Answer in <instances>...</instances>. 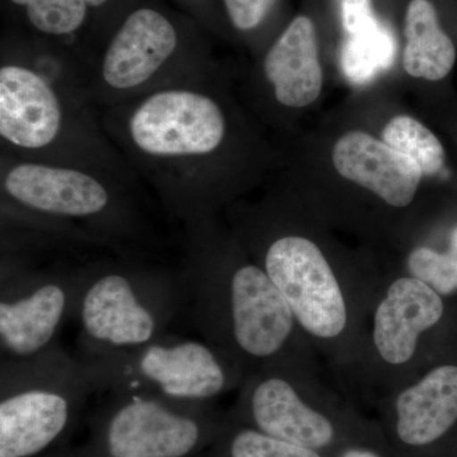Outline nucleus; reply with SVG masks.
Here are the masks:
<instances>
[{
  "instance_id": "25",
  "label": "nucleus",
  "mask_w": 457,
  "mask_h": 457,
  "mask_svg": "<svg viewBox=\"0 0 457 457\" xmlns=\"http://www.w3.org/2000/svg\"><path fill=\"white\" fill-rule=\"evenodd\" d=\"M87 4H88L89 9L95 8L99 9L104 7L107 4L108 0H86Z\"/></svg>"
},
{
  "instance_id": "9",
  "label": "nucleus",
  "mask_w": 457,
  "mask_h": 457,
  "mask_svg": "<svg viewBox=\"0 0 457 457\" xmlns=\"http://www.w3.org/2000/svg\"><path fill=\"white\" fill-rule=\"evenodd\" d=\"M200 404L112 393L102 429L108 457H186L203 440Z\"/></svg>"
},
{
  "instance_id": "6",
  "label": "nucleus",
  "mask_w": 457,
  "mask_h": 457,
  "mask_svg": "<svg viewBox=\"0 0 457 457\" xmlns=\"http://www.w3.org/2000/svg\"><path fill=\"white\" fill-rule=\"evenodd\" d=\"M0 457H29L65 431L78 403L97 392L92 371L59 345L29 359L2 357Z\"/></svg>"
},
{
  "instance_id": "19",
  "label": "nucleus",
  "mask_w": 457,
  "mask_h": 457,
  "mask_svg": "<svg viewBox=\"0 0 457 457\" xmlns=\"http://www.w3.org/2000/svg\"><path fill=\"white\" fill-rule=\"evenodd\" d=\"M25 11L33 29L49 37L73 36L88 20L86 0H9Z\"/></svg>"
},
{
  "instance_id": "21",
  "label": "nucleus",
  "mask_w": 457,
  "mask_h": 457,
  "mask_svg": "<svg viewBox=\"0 0 457 457\" xmlns=\"http://www.w3.org/2000/svg\"><path fill=\"white\" fill-rule=\"evenodd\" d=\"M230 457H320L308 447L270 437L266 433L245 429L237 433L228 446Z\"/></svg>"
},
{
  "instance_id": "18",
  "label": "nucleus",
  "mask_w": 457,
  "mask_h": 457,
  "mask_svg": "<svg viewBox=\"0 0 457 457\" xmlns=\"http://www.w3.org/2000/svg\"><path fill=\"white\" fill-rule=\"evenodd\" d=\"M383 140L416 162L423 176L438 173L445 163L441 141L423 123L409 116H396L383 130Z\"/></svg>"
},
{
  "instance_id": "17",
  "label": "nucleus",
  "mask_w": 457,
  "mask_h": 457,
  "mask_svg": "<svg viewBox=\"0 0 457 457\" xmlns=\"http://www.w3.org/2000/svg\"><path fill=\"white\" fill-rule=\"evenodd\" d=\"M396 41L393 32L378 18L347 35L342 45L341 69L351 83L362 86L389 71L395 62Z\"/></svg>"
},
{
  "instance_id": "16",
  "label": "nucleus",
  "mask_w": 457,
  "mask_h": 457,
  "mask_svg": "<svg viewBox=\"0 0 457 457\" xmlns=\"http://www.w3.org/2000/svg\"><path fill=\"white\" fill-rule=\"evenodd\" d=\"M405 44L403 65L414 78L441 80L455 65L456 50L441 29L437 12L429 0H411L405 16Z\"/></svg>"
},
{
  "instance_id": "10",
  "label": "nucleus",
  "mask_w": 457,
  "mask_h": 457,
  "mask_svg": "<svg viewBox=\"0 0 457 457\" xmlns=\"http://www.w3.org/2000/svg\"><path fill=\"white\" fill-rule=\"evenodd\" d=\"M262 269L278 286L295 318L312 335L333 338L347 323V309L326 257L306 237L281 236L270 240Z\"/></svg>"
},
{
  "instance_id": "7",
  "label": "nucleus",
  "mask_w": 457,
  "mask_h": 457,
  "mask_svg": "<svg viewBox=\"0 0 457 457\" xmlns=\"http://www.w3.org/2000/svg\"><path fill=\"white\" fill-rule=\"evenodd\" d=\"M97 390L204 403L228 389L224 352L200 339L165 335L128 350H79Z\"/></svg>"
},
{
  "instance_id": "8",
  "label": "nucleus",
  "mask_w": 457,
  "mask_h": 457,
  "mask_svg": "<svg viewBox=\"0 0 457 457\" xmlns=\"http://www.w3.org/2000/svg\"><path fill=\"white\" fill-rule=\"evenodd\" d=\"M86 264L60 261L36 266L22 255L2 254V357L29 359L56 345L60 329L68 319L74 318Z\"/></svg>"
},
{
  "instance_id": "4",
  "label": "nucleus",
  "mask_w": 457,
  "mask_h": 457,
  "mask_svg": "<svg viewBox=\"0 0 457 457\" xmlns=\"http://www.w3.org/2000/svg\"><path fill=\"white\" fill-rule=\"evenodd\" d=\"M185 305L179 267L141 255L87 261L74 319L79 350H128L168 335Z\"/></svg>"
},
{
  "instance_id": "3",
  "label": "nucleus",
  "mask_w": 457,
  "mask_h": 457,
  "mask_svg": "<svg viewBox=\"0 0 457 457\" xmlns=\"http://www.w3.org/2000/svg\"><path fill=\"white\" fill-rule=\"evenodd\" d=\"M0 140L2 152L16 158L87 168L141 185L87 101L86 71L71 54H3Z\"/></svg>"
},
{
  "instance_id": "11",
  "label": "nucleus",
  "mask_w": 457,
  "mask_h": 457,
  "mask_svg": "<svg viewBox=\"0 0 457 457\" xmlns=\"http://www.w3.org/2000/svg\"><path fill=\"white\" fill-rule=\"evenodd\" d=\"M333 163L342 177L395 207L413 201L423 177L416 162L362 131L348 132L337 141Z\"/></svg>"
},
{
  "instance_id": "2",
  "label": "nucleus",
  "mask_w": 457,
  "mask_h": 457,
  "mask_svg": "<svg viewBox=\"0 0 457 457\" xmlns=\"http://www.w3.org/2000/svg\"><path fill=\"white\" fill-rule=\"evenodd\" d=\"M137 183L87 170L0 153L2 230L150 257L161 237Z\"/></svg>"
},
{
  "instance_id": "12",
  "label": "nucleus",
  "mask_w": 457,
  "mask_h": 457,
  "mask_svg": "<svg viewBox=\"0 0 457 457\" xmlns=\"http://www.w3.org/2000/svg\"><path fill=\"white\" fill-rule=\"evenodd\" d=\"M444 303L431 286L416 278H399L375 315L374 342L387 363L402 365L416 352L418 337L440 320Z\"/></svg>"
},
{
  "instance_id": "14",
  "label": "nucleus",
  "mask_w": 457,
  "mask_h": 457,
  "mask_svg": "<svg viewBox=\"0 0 457 457\" xmlns=\"http://www.w3.org/2000/svg\"><path fill=\"white\" fill-rule=\"evenodd\" d=\"M249 411L261 432L308 449L327 446L335 431L329 420L300 399L293 384L269 375L251 386Z\"/></svg>"
},
{
  "instance_id": "24",
  "label": "nucleus",
  "mask_w": 457,
  "mask_h": 457,
  "mask_svg": "<svg viewBox=\"0 0 457 457\" xmlns=\"http://www.w3.org/2000/svg\"><path fill=\"white\" fill-rule=\"evenodd\" d=\"M345 457H378L371 453H366V451H350V453H345Z\"/></svg>"
},
{
  "instance_id": "23",
  "label": "nucleus",
  "mask_w": 457,
  "mask_h": 457,
  "mask_svg": "<svg viewBox=\"0 0 457 457\" xmlns=\"http://www.w3.org/2000/svg\"><path fill=\"white\" fill-rule=\"evenodd\" d=\"M371 2L372 0H338L343 29L347 35L357 31L375 18Z\"/></svg>"
},
{
  "instance_id": "15",
  "label": "nucleus",
  "mask_w": 457,
  "mask_h": 457,
  "mask_svg": "<svg viewBox=\"0 0 457 457\" xmlns=\"http://www.w3.org/2000/svg\"><path fill=\"white\" fill-rule=\"evenodd\" d=\"M400 440L423 446L438 440L457 420V366L433 370L396 402Z\"/></svg>"
},
{
  "instance_id": "13",
  "label": "nucleus",
  "mask_w": 457,
  "mask_h": 457,
  "mask_svg": "<svg viewBox=\"0 0 457 457\" xmlns=\"http://www.w3.org/2000/svg\"><path fill=\"white\" fill-rule=\"evenodd\" d=\"M262 74L273 98L285 108H303L320 95L323 71L318 56L317 31L311 18H295L267 50Z\"/></svg>"
},
{
  "instance_id": "22",
  "label": "nucleus",
  "mask_w": 457,
  "mask_h": 457,
  "mask_svg": "<svg viewBox=\"0 0 457 457\" xmlns=\"http://www.w3.org/2000/svg\"><path fill=\"white\" fill-rule=\"evenodd\" d=\"M278 0H224L225 11L237 31L251 32L267 20Z\"/></svg>"
},
{
  "instance_id": "1",
  "label": "nucleus",
  "mask_w": 457,
  "mask_h": 457,
  "mask_svg": "<svg viewBox=\"0 0 457 457\" xmlns=\"http://www.w3.org/2000/svg\"><path fill=\"white\" fill-rule=\"evenodd\" d=\"M212 73L98 110L141 185L180 224L213 218L228 195L233 120Z\"/></svg>"
},
{
  "instance_id": "20",
  "label": "nucleus",
  "mask_w": 457,
  "mask_h": 457,
  "mask_svg": "<svg viewBox=\"0 0 457 457\" xmlns=\"http://www.w3.org/2000/svg\"><path fill=\"white\" fill-rule=\"evenodd\" d=\"M409 270L414 278L433 286L441 294L457 288V228L451 236L450 251L441 254L432 249L417 248L408 260Z\"/></svg>"
},
{
  "instance_id": "5",
  "label": "nucleus",
  "mask_w": 457,
  "mask_h": 457,
  "mask_svg": "<svg viewBox=\"0 0 457 457\" xmlns=\"http://www.w3.org/2000/svg\"><path fill=\"white\" fill-rule=\"evenodd\" d=\"M210 73L200 45L163 11L144 5L126 14L93 60L86 98L98 111Z\"/></svg>"
}]
</instances>
